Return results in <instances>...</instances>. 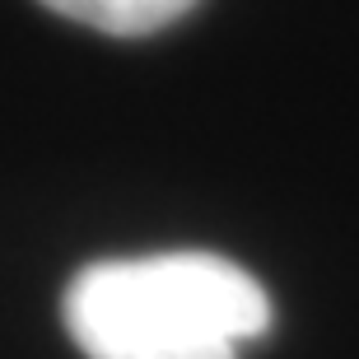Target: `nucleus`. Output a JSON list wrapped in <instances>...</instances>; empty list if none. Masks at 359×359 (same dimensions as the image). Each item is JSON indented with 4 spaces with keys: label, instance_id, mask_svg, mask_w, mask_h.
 I'll use <instances>...</instances> for the list:
<instances>
[{
    "label": "nucleus",
    "instance_id": "f257e3e1",
    "mask_svg": "<svg viewBox=\"0 0 359 359\" xmlns=\"http://www.w3.org/2000/svg\"><path fill=\"white\" fill-rule=\"evenodd\" d=\"M61 318L89 359H238L271 327V299L229 257L149 252L84 266Z\"/></svg>",
    "mask_w": 359,
    "mask_h": 359
},
{
    "label": "nucleus",
    "instance_id": "f03ea898",
    "mask_svg": "<svg viewBox=\"0 0 359 359\" xmlns=\"http://www.w3.org/2000/svg\"><path fill=\"white\" fill-rule=\"evenodd\" d=\"M52 14H66L84 28L112 33V38H145L159 33L173 19H182L196 0H38Z\"/></svg>",
    "mask_w": 359,
    "mask_h": 359
}]
</instances>
